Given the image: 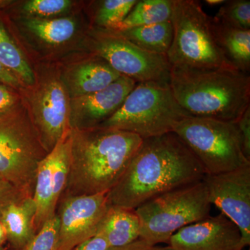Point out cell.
Masks as SVG:
<instances>
[{"mask_svg": "<svg viewBox=\"0 0 250 250\" xmlns=\"http://www.w3.org/2000/svg\"><path fill=\"white\" fill-rule=\"evenodd\" d=\"M197 158L174 133L143 139L119 182L107 193L108 205L136 208L162 194L204 180Z\"/></svg>", "mask_w": 250, "mask_h": 250, "instance_id": "1", "label": "cell"}, {"mask_svg": "<svg viewBox=\"0 0 250 250\" xmlns=\"http://www.w3.org/2000/svg\"><path fill=\"white\" fill-rule=\"evenodd\" d=\"M143 139L122 130L71 129L70 168L63 197L107 193L119 182Z\"/></svg>", "mask_w": 250, "mask_h": 250, "instance_id": "2", "label": "cell"}, {"mask_svg": "<svg viewBox=\"0 0 250 250\" xmlns=\"http://www.w3.org/2000/svg\"><path fill=\"white\" fill-rule=\"evenodd\" d=\"M169 85L190 117L237 123L250 106V74L234 67H171Z\"/></svg>", "mask_w": 250, "mask_h": 250, "instance_id": "3", "label": "cell"}, {"mask_svg": "<svg viewBox=\"0 0 250 250\" xmlns=\"http://www.w3.org/2000/svg\"><path fill=\"white\" fill-rule=\"evenodd\" d=\"M170 21L173 38L166 57L171 67H233L219 47L211 17L206 14L200 1L172 0Z\"/></svg>", "mask_w": 250, "mask_h": 250, "instance_id": "4", "label": "cell"}, {"mask_svg": "<svg viewBox=\"0 0 250 250\" xmlns=\"http://www.w3.org/2000/svg\"><path fill=\"white\" fill-rule=\"evenodd\" d=\"M190 117L176 101L169 83H137L119 109L100 127L128 131L146 139L172 132Z\"/></svg>", "mask_w": 250, "mask_h": 250, "instance_id": "5", "label": "cell"}, {"mask_svg": "<svg viewBox=\"0 0 250 250\" xmlns=\"http://www.w3.org/2000/svg\"><path fill=\"white\" fill-rule=\"evenodd\" d=\"M210 207L204 181L154 197L135 209L139 238L152 246L167 244L180 229L210 216Z\"/></svg>", "mask_w": 250, "mask_h": 250, "instance_id": "6", "label": "cell"}, {"mask_svg": "<svg viewBox=\"0 0 250 250\" xmlns=\"http://www.w3.org/2000/svg\"><path fill=\"white\" fill-rule=\"evenodd\" d=\"M200 163L206 174L229 172L250 165L237 123L188 117L173 131Z\"/></svg>", "mask_w": 250, "mask_h": 250, "instance_id": "7", "label": "cell"}, {"mask_svg": "<svg viewBox=\"0 0 250 250\" xmlns=\"http://www.w3.org/2000/svg\"><path fill=\"white\" fill-rule=\"evenodd\" d=\"M30 117L18 104L0 116V178L24 197L34 196L36 171L47 156Z\"/></svg>", "mask_w": 250, "mask_h": 250, "instance_id": "8", "label": "cell"}, {"mask_svg": "<svg viewBox=\"0 0 250 250\" xmlns=\"http://www.w3.org/2000/svg\"><path fill=\"white\" fill-rule=\"evenodd\" d=\"M93 49L95 56L136 83L170 82L171 65L166 55L147 52L107 31L95 39Z\"/></svg>", "mask_w": 250, "mask_h": 250, "instance_id": "9", "label": "cell"}, {"mask_svg": "<svg viewBox=\"0 0 250 250\" xmlns=\"http://www.w3.org/2000/svg\"><path fill=\"white\" fill-rule=\"evenodd\" d=\"M204 182L210 205L239 229L240 249L250 244V165L218 174H206Z\"/></svg>", "mask_w": 250, "mask_h": 250, "instance_id": "10", "label": "cell"}, {"mask_svg": "<svg viewBox=\"0 0 250 250\" xmlns=\"http://www.w3.org/2000/svg\"><path fill=\"white\" fill-rule=\"evenodd\" d=\"M107 193L61 199L58 250H73L98 233L109 207Z\"/></svg>", "mask_w": 250, "mask_h": 250, "instance_id": "11", "label": "cell"}, {"mask_svg": "<svg viewBox=\"0 0 250 250\" xmlns=\"http://www.w3.org/2000/svg\"><path fill=\"white\" fill-rule=\"evenodd\" d=\"M70 102L62 81L51 79L40 85L31 100L30 117L38 138L47 154L70 129Z\"/></svg>", "mask_w": 250, "mask_h": 250, "instance_id": "12", "label": "cell"}, {"mask_svg": "<svg viewBox=\"0 0 250 250\" xmlns=\"http://www.w3.org/2000/svg\"><path fill=\"white\" fill-rule=\"evenodd\" d=\"M241 232L223 213L178 230L167 243L173 250H241Z\"/></svg>", "mask_w": 250, "mask_h": 250, "instance_id": "13", "label": "cell"}, {"mask_svg": "<svg viewBox=\"0 0 250 250\" xmlns=\"http://www.w3.org/2000/svg\"><path fill=\"white\" fill-rule=\"evenodd\" d=\"M136 83L122 75L104 89L70 99V129H89L103 124L119 109Z\"/></svg>", "mask_w": 250, "mask_h": 250, "instance_id": "14", "label": "cell"}, {"mask_svg": "<svg viewBox=\"0 0 250 250\" xmlns=\"http://www.w3.org/2000/svg\"><path fill=\"white\" fill-rule=\"evenodd\" d=\"M121 76L106 61L96 56L67 70L62 82L70 98L73 99L104 89Z\"/></svg>", "mask_w": 250, "mask_h": 250, "instance_id": "15", "label": "cell"}, {"mask_svg": "<svg viewBox=\"0 0 250 250\" xmlns=\"http://www.w3.org/2000/svg\"><path fill=\"white\" fill-rule=\"evenodd\" d=\"M35 215L34 199L25 197L11 202L0 213L7 241L16 249H23L35 236Z\"/></svg>", "mask_w": 250, "mask_h": 250, "instance_id": "16", "label": "cell"}, {"mask_svg": "<svg viewBox=\"0 0 250 250\" xmlns=\"http://www.w3.org/2000/svg\"><path fill=\"white\" fill-rule=\"evenodd\" d=\"M140 231L141 225L136 210L109 206L98 233L104 237L110 248H113L139 239Z\"/></svg>", "mask_w": 250, "mask_h": 250, "instance_id": "17", "label": "cell"}, {"mask_svg": "<svg viewBox=\"0 0 250 250\" xmlns=\"http://www.w3.org/2000/svg\"><path fill=\"white\" fill-rule=\"evenodd\" d=\"M212 28L225 58L237 70L249 74L250 29H238L211 18Z\"/></svg>", "mask_w": 250, "mask_h": 250, "instance_id": "18", "label": "cell"}, {"mask_svg": "<svg viewBox=\"0 0 250 250\" xmlns=\"http://www.w3.org/2000/svg\"><path fill=\"white\" fill-rule=\"evenodd\" d=\"M107 32L123 38L144 50L166 55L172 43L173 27L170 21L150 25Z\"/></svg>", "mask_w": 250, "mask_h": 250, "instance_id": "19", "label": "cell"}, {"mask_svg": "<svg viewBox=\"0 0 250 250\" xmlns=\"http://www.w3.org/2000/svg\"><path fill=\"white\" fill-rule=\"evenodd\" d=\"M172 10V0H138L124 21L110 31L127 30L170 21Z\"/></svg>", "mask_w": 250, "mask_h": 250, "instance_id": "20", "label": "cell"}, {"mask_svg": "<svg viewBox=\"0 0 250 250\" xmlns=\"http://www.w3.org/2000/svg\"><path fill=\"white\" fill-rule=\"evenodd\" d=\"M0 62L21 82L34 85L35 77L22 51L0 19Z\"/></svg>", "mask_w": 250, "mask_h": 250, "instance_id": "21", "label": "cell"}, {"mask_svg": "<svg viewBox=\"0 0 250 250\" xmlns=\"http://www.w3.org/2000/svg\"><path fill=\"white\" fill-rule=\"evenodd\" d=\"M24 24L34 35L50 45H60L67 42L76 31L75 21L68 18H29Z\"/></svg>", "mask_w": 250, "mask_h": 250, "instance_id": "22", "label": "cell"}, {"mask_svg": "<svg viewBox=\"0 0 250 250\" xmlns=\"http://www.w3.org/2000/svg\"><path fill=\"white\" fill-rule=\"evenodd\" d=\"M138 0H104L95 10L94 21L98 27L113 30L126 17Z\"/></svg>", "mask_w": 250, "mask_h": 250, "instance_id": "23", "label": "cell"}, {"mask_svg": "<svg viewBox=\"0 0 250 250\" xmlns=\"http://www.w3.org/2000/svg\"><path fill=\"white\" fill-rule=\"evenodd\" d=\"M214 18L231 27L249 30L250 0H229L225 1Z\"/></svg>", "mask_w": 250, "mask_h": 250, "instance_id": "24", "label": "cell"}, {"mask_svg": "<svg viewBox=\"0 0 250 250\" xmlns=\"http://www.w3.org/2000/svg\"><path fill=\"white\" fill-rule=\"evenodd\" d=\"M59 235V219L56 213L21 250H58Z\"/></svg>", "mask_w": 250, "mask_h": 250, "instance_id": "25", "label": "cell"}, {"mask_svg": "<svg viewBox=\"0 0 250 250\" xmlns=\"http://www.w3.org/2000/svg\"><path fill=\"white\" fill-rule=\"evenodd\" d=\"M71 4L68 0H30L24 4L22 9L36 18H48L65 12Z\"/></svg>", "mask_w": 250, "mask_h": 250, "instance_id": "26", "label": "cell"}, {"mask_svg": "<svg viewBox=\"0 0 250 250\" xmlns=\"http://www.w3.org/2000/svg\"><path fill=\"white\" fill-rule=\"evenodd\" d=\"M18 104V96L14 88L0 82V116L14 109Z\"/></svg>", "mask_w": 250, "mask_h": 250, "instance_id": "27", "label": "cell"}, {"mask_svg": "<svg viewBox=\"0 0 250 250\" xmlns=\"http://www.w3.org/2000/svg\"><path fill=\"white\" fill-rule=\"evenodd\" d=\"M241 135L243 151L247 159L250 161V106L237 122Z\"/></svg>", "mask_w": 250, "mask_h": 250, "instance_id": "28", "label": "cell"}, {"mask_svg": "<svg viewBox=\"0 0 250 250\" xmlns=\"http://www.w3.org/2000/svg\"><path fill=\"white\" fill-rule=\"evenodd\" d=\"M24 197L16 188L4 181L0 182V213L11 202Z\"/></svg>", "mask_w": 250, "mask_h": 250, "instance_id": "29", "label": "cell"}, {"mask_svg": "<svg viewBox=\"0 0 250 250\" xmlns=\"http://www.w3.org/2000/svg\"><path fill=\"white\" fill-rule=\"evenodd\" d=\"M109 248L104 237L98 233L72 250H108Z\"/></svg>", "mask_w": 250, "mask_h": 250, "instance_id": "30", "label": "cell"}, {"mask_svg": "<svg viewBox=\"0 0 250 250\" xmlns=\"http://www.w3.org/2000/svg\"><path fill=\"white\" fill-rule=\"evenodd\" d=\"M108 250H173L170 246H152L139 238L126 246L119 248H109Z\"/></svg>", "mask_w": 250, "mask_h": 250, "instance_id": "31", "label": "cell"}, {"mask_svg": "<svg viewBox=\"0 0 250 250\" xmlns=\"http://www.w3.org/2000/svg\"><path fill=\"white\" fill-rule=\"evenodd\" d=\"M0 82L5 85H9L14 89H17L22 85V82L15 76L12 72L3 66L0 62Z\"/></svg>", "mask_w": 250, "mask_h": 250, "instance_id": "32", "label": "cell"}, {"mask_svg": "<svg viewBox=\"0 0 250 250\" xmlns=\"http://www.w3.org/2000/svg\"><path fill=\"white\" fill-rule=\"evenodd\" d=\"M6 241H7V236H6V230L1 220H0V250H3V246Z\"/></svg>", "mask_w": 250, "mask_h": 250, "instance_id": "33", "label": "cell"}, {"mask_svg": "<svg viewBox=\"0 0 250 250\" xmlns=\"http://www.w3.org/2000/svg\"><path fill=\"white\" fill-rule=\"evenodd\" d=\"M225 1H226L225 0H206L205 2L211 6H216V5L223 4Z\"/></svg>", "mask_w": 250, "mask_h": 250, "instance_id": "34", "label": "cell"}, {"mask_svg": "<svg viewBox=\"0 0 250 250\" xmlns=\"http://www.w3.org/2000/svg\"><path fill=\"white\" fill-rule=\"evenodd\" d=\"M1 181H2V180H1V179L0 178V182H1Z\"/></svg>", "mask_w": 250, "mask_h": 250, "instance_id": "35", "label": "cell"}, {"mask_svg": "<svg viewBox=\"0 0 250 250\" xmlns=\"http://www.w3.org/2000/svg\"></svg>", "mask_w": 250, "mask_h": 250, "instance_id": "36", "label": "cell"}]
</instances>
